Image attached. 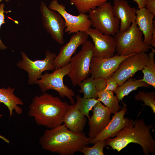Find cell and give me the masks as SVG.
Masks as SVG:
<instances>
[{
  "mask_svg": "<svg viewBox=\"0 0 155 155\" xmlns=\"http://www.w3.org/2000/svg\"><path fill=\"white\" fill-rule=\"evenodd\" d=\"M153 126L147 125L143 119H132L113 138H106V146H111L119 152L128 144H137L142 147L145 155L155 153V141L150 132Z\"/></svg>",
  "mask_w": 155,
  "mask_h": 155,
  "instance_id": "3",
  "label": "cell"
},
{
  "mask_svg": "<svg viewBox=\"0 0 155 155\" xmlns=\"http://www.w3.org/2000/svg\"><path fill=\"white\" fill-rule=\"evenodd\" d=\"M94 80L98 91V99L110 110L111 113L114 114L120 109L118 100L114 95L113 92L105 89L106 79L98 78Z\"/></svg>",
  "mask_w": 155,
  "mask_h": 155,
  "instance_id": "20",
  "label": "cell"
},
{
  "mask_svg": "<svg viewBox=\"0 0 155 155\" xmlns=\"http://www.w3.org/2000/svg\"><path fill=\"white\" fill-rule=\"evenodd\" d=\"M80 13H86L109 0H69Z\"/></svg>",
  "mask_w": 155,
  "mask_h": 155,
  "instance_id": "24",
  "label": "cell"
},
{
  "mask_svg": "<svg viewBox=\"0 0 155 155\" xmlns=\"http://www.w3.org/2000/svg\"><path fill=\"white\" fill-rule=\"evenodd\" d=\"M22 59L16 63L17 66L20 69L26 71L28 76V84H36L42 72L47 70L54 69L53 65L54 60L57 56L54 53L48 50L46 51L45 58L43 60L33 61L30 59L23 51L20 52Z\"/></svg>",
  "mask_w": 155,
  "mask_h": 155,
  "instance_id": "8",
  "label": "cell"
},
{
  "mask_svg": "<svg viewBox=\"0 0 155 155\" xmlns=\"http://www.w3.org/2000/svg\"><path fill=\"white\" fill-rule=\"evenodd\" d=\"M152 51L148 55L147 64L142 70L143 78L141 80L155 88V62L154 59L155 50L151 47Z\"/></svg>",
  "mask_w": 155,
  "mask_h": 155,
  "instance_id": "23",
  "label": "cell"
},
{
  "mask_svg": "<svg viewBox=\"0 0 155 155\" xmlns=\"http://www.w3.org/2000/svg\"><path fill=\"white\" fill-rule=\"evenodd\" d=\"M76 99L75 104L78 109L83 115L89 119L90 117L89 115V112L92 110L93 107L99 100L93 98H82L80 95L76 96Z\"/></svg>",
  "mask_w": 155,
  "mask_h": 155,
  "instance_id": "26",
  "label": "cell"
},
{
  "mask_svg": "<svg viewBox=\"0 0 155 155\" xmlns=\"http://www.w3.org/2000/svg\"><path fill=\"white\" fill-rule=\"evenodd\" d=\"M0 138L3 140L4 141L7 143H9V141L4 137L0 135Z\"/></svg>",
  "mask_w": 155,
  "mask_h": 155,
  "instance_id": "34",
  "label": "cell"
},
{
  "mask_svg": "<svg viewBox=\"0 0 155 155\" xmlns=\"http://www.w3.org/2000/svg\"><path fill=\"white\" fill-rule=\"evenodd\" d=\"M81 50L70 60V69L67 75L72 85L75 86L90 74V65L93 56L94 44L87 40L82 45Z\"/></svg>",
  "mask_w": 155,
  "mask_h": 155,
  "instance_id": "5",
  "label": "cell"
},
{
  "mask_svg": "<svg viewBox=\"0 0 155 155\" xmlns=\"http://www.w3.org/2000/svg\"><path fill=\"white\" fill-rule=\"evenodd\" d=\"M88 35L85 31L74 33L69 41L60 48L53 61L54 69L60 68L70 62L72 55L78 47L88 40Z\"/></svg>",
  "mask_w": 155,
  "mask_h": 155,
  "instance_id": "14",
  "label": "cell"
},
{
  "mask_svg": "<svg viewBox=\"0 0 155 155\" xmlns=\"http://www.w3.org/2000/svg\"><path fill=\"white\" fill-rule=\"evenodd\" d=\"M106 139L98 141L91 147L84 146L80 152L84 155H104L103 148L106 146Z\"/></svg>",
  "mask_w": 155,
  "mask_h": 155,
  "instance_id": "28",
  "label": "cell"
},
{
  "mask_svg": "<svg viewBox=\"0 0 155 155\" xmlns=\"http://www.w3.org/2000/svg\"><path fill=\"white\" fill-rule=\"evenodd\" d=\"M137 100H142L144 103V106L150 107L154 113H155V92L154 91L149 92H144L140 91L134 97Z\"/></svg>",
  "mask_w": 155,
  "mask_h": 155,
  "instance_id": "27",
  "label": "cell"
},
{
  "mask_svg": "<svg viewBox=\"0 0 155 155\" xmlns=\"http://www.w3.org/2000/svg\"><path fill=\"white\" fill-rule=\"evenodd\" d=\"M147 0H133L137 4L139 9L145 7Z\"/></svg>",
  "mask_w": 155,
  "mask_h": 155,
  "instance_id": "32",
  "label": "cell"
},
{
  "mask_svg": "<svg viewBox=\"0 0 155 155\" xmlns=\"http://www.w3.org/2000/svg\"><path fill=\"white\" fill-rule=\"evenodd\" d=\"M68 105L60 98L44 92L33 98L29 106L28 115L34 119L37 125L51 129L62 123Z\"/></svg>",
  "mask_w": 155,
  "mask_h": 155,
  "instance_id": "2",
  "label": "cell"
},
{
  "mask_svg": "<svg viewBox=\"0 0 155 155\" xmlns=\"http://www.w3.org/2000/svg\"><path fill=\"white\" fill-rule=\"evenodd\" d=\"M113 5L106 2L90 11L88 15L92 26L102 33L114 36L119 29L120 20L114 16Z\"/></svg>",
  "mask_w": 155,
  "mask_h": 155,
  "instance_id": "7",
  "label": "cell"
},
{
  "mask_svg": "<svg viewBox=\"0 0 155 155\" xmlns=\"http://www.w3.org/2000/svg\"><path fill=\"white\" fill-rule=\"evenodd\" d=\"M85 32L94 43L93 56L107 58L114 56L116 45L114 36L103 34L91 27Z\"/></svg>",
  "mask_w": 155,
  "mask_h": 155,
  "instance_id": "13",
  "label": "cell"
},
{
  "mask_svg": "<svg viewBox=\"0 0 155 155\" xmlns=\"http://www.w3.org/2000/svg\"><path fill=\"white\" fill-rule=\"evenodd\" d=\"M3 116V115L0 114V118L1 117Z\"/></svg>",
  "mask_w": 155,
  "mask_h": 155,
  "instance_id": "36",
  "label": "cell"
},
{
  "mask_svg": "<svg viewBox=\"0 0 155 155\" xmlns=\"http://www.w3.org/2000/svg\"><path fill=\"white\" fill-rule=\"evenodd\" d=\"M3 0H0V4H1L0 3ZM5 1H7V2H8V1H9L10 0H4Z\"/></svg>",
  "mask_w": 155,
  "mask_h": 155,
  "instance_id": "35",
  "label": "cell"
},
{
  "mask_svg": "<svg viewBox=\"0 0 155 155\" xmlns=\"http://www.w3.org/2000/svg\"><path fill=\"white\" fill-rule=\"evenodd\" d=\"M39 9L42 24L46 32L59 44H63L65 23L62 17L57 12L50 9L42 1L40 2Z\"/></svg>",
  "mask_w": 155,
  "mask_h": 155,
  "instance_id": "10",
  "label": "cell"
},
{
  "mask_svg": "<svg viewBox=\"0 0 155 155\" xmlns=\"http://www.w3.org/2000/svg\"><path fill=\"white\" fill-rule=\"evenodd\" d=\"M48 7L62 17L65 23V31L68 34L85 31L92 26L88 15L82 13L77 16L71 15L67 11L65 6L62 4H59L57 0L51 1Z\"/></svg>",
  "mask_w": 155,
  "mask_h": 155,
  "instance_id": "11",
  "label": "cell"
},
{
  "mask_svg": "<svg viewBox=\"0 0 155 155\" xmlns=\"http://www.w3.org/2000/svg\"><path fill=\"white\" fill-rule=\"evenodd\" d=\"M142 35L135 21L133 22L126 30L119 31L114 36L117 54L127 56L148 51L151 47L144 42Z\"/></svg>",
  "mask_w": 155,
  "mask_h": 155,
  "instance_id": "4",
  "label": "cell"
},
{
  "mask_svg": "<svg viewBox=\"0 0 155 155\" xmlns=\"http://www.w3.org/2000/svg\"><path fill=\"white\" fill-rule=\"evenodd\" d=\"M78 85L80 88V93L83 94V98L98 99V91L95 84L94 78L88 77L80 83Z\"/></svg>",
  "mask_w": 155,
  "mask_h": 155,
  "instance_id": "25",
  "label": "cell"
},
{
  "mask_svg": "<svg viewBox=\"0 0 155 155\" xmlns=\"http://www.w3.org/2000/svg\"><path fill=\"white\" fill-rule=\"evenodd\" d=\"M86 121V117L80 113L75 104L68 105L63 119V123L67 128L74 133H80Z\"/></svg>",
  "mask_w": 155,
  "mask_h": 155,
  "instance_id": "19",
  "label": "cell"
},
{
  "mask_svg": "<svg viewBox=\"0 0 155 155\" xmlns=\"http://www.w3.org/2000/svg\"><path fill=\"white\" fill-rule=\"evenodd\" d=\"M123 106L121 110L115 113L105 128L94 138L90 139L89 144H94L100 141L109 137H113L132 120L125 117L127 110L126 105Z\"/></svg>",
  "mask_w": 155,
  "mask_h": 155,
  "instance_id": "15",
  "label": "cell"
},
{
  "mask_svg": "<svg viewBox=\"0 0 155 155\" xmlns=\"http://www.w3.org/2000/svg\"><path fill=\"white\" fill-rule=\"evenodd\" d=\"M92 114L88 124V136L90 139L95 137L106 126L111 120L110 110L99 101L93 107Z\"/></svg>",
  "mask_w": 155,
  "mask_h": 155,
  "instance_id": "16",
  "label": "cell"
},
{
  "mask_svg": "<svg viewBox=\"0 0 155 155\" xmlns=\"http://www.w3.org/2000/svg\"><path fill=\"white\" fill-rule=\"evenodd\" d=\"M151 47H155V30L153 32L151 40Z\"/></svg>",
  "mask_w": 155,
  "mask_h": 155,
  "instance_id": "33",
  "label": "cell"
},
{
  "mask_svg": "<svg viewBox=\"0 0 155 155\" xmlns=\"http://www.w3.org/2000/svg\"><path fill=\"white\" fill-rule=\"evenodd\" d=\"M155 15L148 11L145 7L137 9L135 22L144 36V42L151 46L153 33L155 30Z\"/></svg>",
  "mask_w": 155,
  "mask_h": 155,
  "instance_id": "18",
  "label": "cell"
},
{
  "mask_svg": "<svg viewBox=\"0 0 155 155\" xmlns=\"http://www.w3.org/2000/svg\"><path fill=\"white\" fill-rule=\"evenodd\" d=\"M150 85L141 80H136L130 78L122 84L117 86L113 92L119 101L122 100L125 96H127L133 91L136 90L140 87L149 88Z\"/></svg>",
  "mask_w": 155,
  "mask_h": 155,
  "instance_id": "22",
  "label": "cell"
},
{
  "mask_svg": "<svg viewBox=\"0 0 155 155\" xmlns=\"http://www.w3.org/2000/svg\"><path fill=\"white\" fill-rule=\"evenodd\" d=\"M119 86L116 81L111 77L106 79L105 89L113 92Z\"/></svg>",
  "mask_w": 155,
  "mask_h": 155,
  "instance_id": "30",
  "label": "cell"
},
{
  "mask_svg": "<svg viewBox=\"0 0 155 155\" xmlns=\"http://www.w3.org/2000/svg\"><path fill=\"white\" fill-rule=\"evenodd\" d=\"M70 67L69 63L60 68L55 69L53 73L46 72L42 74L36 82L41 92H44L50 90H55L61 97H67L72 104H74L73 97L75 93L71 89L64 84L63 81L64 76L69 72Z\"/></svg>",
  "mask_w": 155,
  "mask_h": 155,
  "instance_id": "6",
  "label": "cell"
},
{
  "mask_svg": "<svg viewBox=\"0 0 155 155\" xmlns=\"http://www.w3.org/2000/svg\"><path fill=\"white\" fill-rule=\"evenodd\" d=\"M5 5L3 3L0 4V29L2 25L5 23L4 13L5 12L4 9ZM7 47L2 42L0 37V50H4L7 49Z\"/></svg>",
  "mask_w": 155,
  "mask_h": 155,
  "instance_id": "29",
  "label": "cell"
},
{
  "mask_svg": "<svg viewBox=\"0 0 155 155\" xmlns=\"http://www.w3.org/2000/svg\"><path fill=\"white\" fill-rule=\"evenodd\" d=\"M145 7L148 11L155 15V0H147Z\"/></svg>",
  "mask_w": 155,
  "mask_h": 155,
  "instance_id": "31",
  "label": "cell"
},
{
  "mask_svg": "<svg viewBox=\"0 0 155 155\" xmlns=\"http://www.w3.org/2000/svg\"><path fill=\"white\" fill-rule=\"evenodd\" d=\"M90 139L84 132L73 133L63 125L47 129L40 138L39 142L45 150L61 155H72L80 152L89 144Z\"/></svg>",
  "mask_w": 155,
  "mask_h": 155,
  "instance_id": "1",
  "label": "cell"
},
{
  "mask_svg": "<svg viewBox=\"0 0 155 155\" xmlns=\"http://www.w3.org/2000/svg\"><path fill=\"white\" fill-rule=\"evenodd\" d=\"M128 56L117 54L107 58L93 56L90 65L91 76L94 78H101L105 79L111 77L122 61Z\"/></svg>",
  "mask_w": 155,
  "mask_h": 155,
  "instance_id": "12",
  "label": "cell"
},
{
  "mask_svg": "<svg viewBox=\"0 0 155 155\" xmlns=\"http://www.w3.org/2000/svg\"><path fill=\"white\" fill-rule=\"evenodd\" d=\"M14 88L8 87L7 88H0V102L3 103L7 108L10 117H12L15 111L20 115L22 113V109L19 105L24 104L22 100L14 94Z\"/></svg>",
  "mask_w": 155,
  "mask_h": 155,
  "instance_id": "21",
  "label": "cell"
},
{
  "mask_svg": "<svg viewBox=\"0 0 155 155\" xmlns=\"http://www.w3.org/2000/svg\"><path fill=\"white\" fill-rule=\"evenodd\" d=\"M148 60V55L145 52L130 55L122 61L111 77L118 85H121L137 71L142 70Z\"/></svg>",
  "mask_w": 155,
  "mask_h": 155,
  "instance_id": "9",
  "label": "cell"
},
{
  "mask_svg": "<svg viewBox=\"0 0 155 155\" xmlns=\"http://www.w3.org/2000/svg\"><path fill=\"white\" fill-rule=\"evenodd\" d=\"M137 10L131 7L126 0H114L112 10L115 17L120 20L119 31L126 30L135 21Z\"/></svg>",
  "mask_w": 155,
  "mask_h": 155,
  "instance_id": "17",
  "label": "cell"
}]
</instances>
